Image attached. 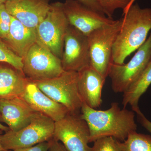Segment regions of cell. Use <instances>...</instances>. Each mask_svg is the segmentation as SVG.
I'll use <instances>...</instances> for the list:
<instances>
[{
	"label": "cell",
	"mask_w": 151,
	"mask_h": 151,
	"mask_svg": "<svg viewBox=\"0 0 151 151\" xmlns=\"http://www.w3.org/2000/svg\"><path fill=\"white\" fill-rule=\"evenodd\" d=\"M117 140L111 137L100 138L94 142L92 151H120Z\"/></svg>",
	"instance_id": "obj_22"
},
{
	"label": "cell",
	"mask_w": 151,
	"mask_h": 151,
	"mask_svg": "<svg viewBox=\"0 0 151 151\" xmlns=\"http://www.w3.org/2000/svg\"><path fill=\"white\" fill-rule=\"evenodd\" d=\"M12 16L7 10L5 4H0V38L6 37L11 24Z\"/></svg>",
	"instance_id": "obj_23"
},
{
	"label": "cell",
	"mask_w": 151,
	"mask_h": 151,
	"mask_svg": "<svg viewBox=\"0 0 151 151\" xmlns=\"http://www.w3.org/2000/svg\"><path fill=\"white\" fill-rule=\"evenodd\" d=\"M123 15L112 51L113 62L117 64H124L127 57L145 43L151 30V9L133 4Z\"/></svg>",
	"instance_id": "obj_2"
},
{
	"label": "cell",
	"mask_w": 151,
	"mask_h": 151,
	"mask_svg": "<svg viewBox=\"0 0 151 151\" xmlns=\"http://www.w3.org/2000/svg\"><path fill=\"white\" fill-rule=\"evenodd\" d=\"M117 144L120 151H151V136L135 132Z\"/></svg>",
	"instance_id": "obj_19"
},
{
	"label": "cell",
	"mask_w": 151,
	"mask_h": 151,
	"mask_svg": "<svg viewBox=\"0 0 151 151\" xmlns=\"http://www.w3.org/2000/svg\"><path fill=\"white\" fill-rule=\"evenodd\" d=\"M77 1L89 8L92 9L100 13L105 14L97 0H77Z\"/></svg>",
	"instance_id": "obj_26"
},
{
	"label": "cell",
	"mask_w": 151,
	"mask_h": 151,
	"mask_svg": "<svg viewBox=\"0 0 151 151\" xmlns=\"http://www.w3.org/2000/svg\"><path fill=\"white\" fill-rule=\"evenodd\" d=\"M135 1H136V0H132V3H131V6H132V4H133L134 2Z\"/></svg>",
	"instance_id": "obj_31"
},
{
	"label": "cell",
	"mask_w": 151,
	"mask_h": 151,
	"mask_svg": "<svg viewBox=\"0 0 151 151\" xmlns=\"http://www.w3.org/2000/svg\"><path fill=\"white\" fill-rule=\"evenodd\" d=\"M49 144L48 142L39 143L37 145L29 147L16 149L13 151H48Z\"/></svg>",
	"instance_id": "obj_25"
},
{
	"label": "cell",
	"mask_w": 151,
	"mask_h": 151,
	"mask_svg": "<svg viewBox=\"0 0 151 151\" xmlns=\"http://www.w3.org/2000/svg\"><path fill=\"white\" fill-rule=\"evenodd\" d=\"M11 19L8 34L2 40L16 54L23 58L36 42V30L27 27L13 17Z\"/></svg>",
	"instance_id": "obj_16"
},
{
	"label": "cell",
	"mask_w": 151,
	"mask_h": 151,
	"mask_svg": "<svg viewBox=\"0 0 151 151\" xmlns=\"http://www.w3.org/2000/svg\"><path fill=\"white\" fill-rule=\"evenodd\" d=\"M151 60V32L148 37L126 64L111 63L108 77L115 93H124L138 79Z\"/></svg>",
	"instance_id": "obj_7"
},
{
	"label": "cell",
	"mask_w": 151,
	"mask_h": 151,
	"mask_svg": "<svg viewBox=\"0 0 151 151\" xmlns=\"http://www.w3.org/2000/svg\"><path fill=\"white\" fill-rule=\"evenodd\" d=\"M69 23L63 8V3L50 4L46 17L36 29V43L62 59L64 38Z\"/></svg>",
	"instance_id": "obj_3"
},
{
	"label": "cell",
	"mask_w": 151,
	"mask_h": 151,
	"mask_svg": "<svg viewBox=\"0 0 151 151\" xmlns=\"http://www.w3.org/2000/svg\"><path fill=\"white\" fill-rule=\"evenodd\" d=\"M137 115L138 121L139 123L144 128L151 133V122L142 113L140 108L134 111Z\"/></svg>",
	"instance_id": "obj_24"
},
{
	"label": "cell",
	"mask_w": 151,
	"mask_h": 151,
	"mask_svg": "<svg viewBox=\"0 0 151 151\" xmlns=\"http://www.w3.org/2000/svg\"><path fill=\"white\" fill-rule=\"evenodd\" d=\"M106 78L91 66L78 72V88L84 103L97 109L102 104V90Z\"/></svg>",
	"instance_id": "obj_15"
},
{
	"label": "cell",
	"mask_w": 151,
	"mask_h": 151,
	"mask_svg": "<svg viewBox=\"0 0 151 151\" xmlns=\"http://www.w3.org/2000/svg\"><path fill=\"white\" fill-rule=\"evenodd\" d=\"M0 116H1V115H0ZM9 130V129L7 126H6L5 125H3L0 122V131L5 132L8 131Z\"/></svg>",
	"instance_id": "obj_28"
},
{
	"label": "cell",
	"mask_w": 151,
	"mask_h": 151,
	"mask_svg": "<svg viewBox=\"0 0 151 151\" xmlns=\"http://www.w3.org/2000/svg\"><path fill=\"white\" fill-rule=\"evenodd\" d=\"M61 60L65 71L79 72L90 65L88 36L69 24L64 38Z\"/></svg>",
	"instance_id": "obj_10"
},
{
	"label": "cell",
	"mask_w": 151,
	"mask_h": 151,
	"mask_svg": "<svg viewBox=\"0 0 151 151\" xmlns=\"http://www.w3.org/2000/svg\"><path fill=\"white\" fill-rule=\"evenodd\" d=\"M103 13L108 18L112 19L113 14L117 9L123 10L125 13L131 6L132 0H97Z\"/></svg>",
	"instance_id": "obj_21"
},
{
	"label": "cell",
	"mask_w": 151,
	"mask_h": 151,
	"mask_svg": "<svg viewBox=\"0 0 151 151\" xmlns=\"http://www.w3.org/2000/svg\"><path fill=\"white\" fill-rule=\"evenodd\" d=\"M151 84V60L134 83L123 93L122 105L124 108H126L129 105L134 111L139 108V102L140 98Z\"/></svg>",
	"instance_id": "obj_18"
},
{
	"label": "cell",
	"mask_w": 151,
	"mask_h": 151,
	"mask_svg": "<svg viewBox=\"0 0 151 151\" xmlns=\"http://www.w3.org/2000/svg\"><path fill=\"white\" fill-rule=\"evenodd\" d=\"M63 8L69 24L87 36L94 30L114 20L77 0H65Z\"/></svg>",
	"instance_id": "obj_11"
},
{
	"label": "cell",
	"mask_w": 151,
	"mask_h": 151,
	"mask_svg": "<svg viewBox=\"0 0 151 151\" xmlns=\"http://www.w3.org/2000/svg\"><path fill=\"white\" fill-rule=\"evenodd\" d=\"M29 81L22 71L0 64V100L21 97Z\"/></svg>",
	"instance_id": "obj_17"
},
{
	"label": "cell",
	"mask_w": 151,
	"mask_h": 151,
	"mask_svg": "<svg viewBox=\"0 0 151 151\" xmlns=\"http://www.w3.org/2000/svg\"><path fill=\"white\" fill-rule=\"evenodd\" d=\"M10 65L23 72V58L16 54L0 38V63Z\"/></svg>",
	"instance_id": "obj_20"
},
{
	"label": "cell",
	"mask_w": 151,
	"mask_h": 151,
	"mask_svg": "<svg viewBox=\"0 0 151 151\" xmlns=\"http://www.w3.org/2000/svg\"><path fill=\"white\" fill-rule=\"evenodd\" d=\"M48 142L49 144L48 151H68L62 143L53 138Z\"/></svg>",
	"instance_id": "obj_27"
},
{
	"label": "cell",
	"mask_w": 151,
	"mask_h": 151,
	"mask_svg": "<svg viewBox=\"0 0 151 151\" xmlns=\"http://www.w3.org/2000/svg\"><path fill=\"white\" fill-rule=\"evenodd\" d=\"M8 0H0V4H5Z\"/></svg>",
	"instance_id": "obj_30"
},
{
	"label": "cell",
	"mask_w": 151,
	"mask_h": 151,
	"mask_svg": "<svg viewBox=\"0 0 151 151\" xmlns=\"http://www.w3.org/2000/svg\"><path fill=\"white\" fill-rule=\"evenodd\" d=\"M78 72L65 71L54 78L34 82L45 94L65 106L69 113L80 114L83 100L78 88Z\"/></svg>",
	"instance_id": "obj_5"
},
{
	"label": "cell",
	"mask_w": 151,
	"mask_h": 151,
	"mask_svg": "<svg viewBox=\"0 0 151 151\" xmlns=\"http://www.w3.org/2000/svg\"><path fill=\"white\" fill-rule=\"evenodd\" d=\"M37 113L21 97L0 100V122L6 124L11 131L24 128Z\"/></svg>",
	"instance_id": "obj_13"
},
{
	"label": "cell",
	"mask_w": 151,
	"mask_h": 151,
	"mask_svg": "<svg viewBox=\"0 0 151 151\" xmlns=\"http://www.w3.org/2000/svg\"><path fill=\"white\" fill-rule=\"evenodd\" d=\"M122 19L94 30L88 36L90 66L105 78L108 77L113 45L122 25Z\"/></svg>",
	"instance_id": "obj_6"
},
{
	"label": "cell",
	"mask_w": 151,
	"mask_h": 151,
	"mask_svg": "<svg viewBox=\"0 0 151 151\" xmlns=\"http://www.w3.org/2000/svg\"><path fill=\"white\" fill-rule=\"evenodd\" d=\"M21 98L35 111L58 122L69 113L62 104L55 102L45 94L34 83L29 81Z\"/></svg>",
	"instance_id": "obj_14"
},
{
	"label": "cell",
	"mask_w": 151,
	"mask_h": 151,
	"mask_svg": "<svg viewBox=\"0 0 151 151\" xmlns=\"http://www.w3.org/2000/svg\"><path fill=\"white\" fill-rule=\"evenodd\" d=\"M23 72L32 82L54 78L64 71L61 59L36 42L23 58Z\"/></svg>",
	"instance_id": "obj_8"
},
{
	"label": "cell",
	"mask_w": 151,
	"mask_h": 151,
	"mask_svg": "<svg viewBox=\"0 0 151 151\" xmlns=\"http://www.w3.org/2000/svg\"><path fill=\"white\" fill-rule=\"evenodd\" d=\"M2 131H0V151H6L4 147H3L2 145L1 140V136L2 135Z\"/></svg>",
	"instance_id": "obj_29"
},
{
	"label": "cell",
	"mask_w": 151,
	"mask_h": 151,
	"mask_svg": "<svg viewBox=\"0 0 151 151\" xmlns=\"http://www.w3.org/2000/svg\"><path fill=\"white\" fill-rule=\"evenodd\" d=\"M89 130L80 114L68 113L55 122L53 138L68 151H92L89 147Z\"/></svg>",
	"instance_id": "obj_9"
},
{
	"label": "cell",
	"mask_w": 151,
	"mask_h": 151,
	"mask_svg": "<svg viewBox=\"0 0 151 151\" xmlns=\"http://www.w3.org/2000/svg\"><path fill=\"white\" fill-rule=\"evenodd\" d=\"M55 122L38 112L28 125L17 131L9 130L1 136L6 151L29 147L48 142L53 138Z\"/></svg>",
	"instance_id": "obj_4"
},
{
	"label": "cell",
	"mask_w": 151,
	"mask_h": 151,
	"mask_svg": "<svg viewBox=\"0 0 151 151\" xmlns=\"http://www.w3.org/2000/svg\"><path fill=\"white\" fill-rule=\"evenodd\" d=\"M50 0H8L6 8L27 27L36 30L50 8Z\"/></svg>",
	"instance_id": "obj_12"
},
{
	"label": "cell",
	"mask_w": 151,
	"mask_h": 151,
	"mask_svg": "<svg viewBox=\"0 0 151 151\" xmlns=\"http://www.w3.org/2000/svg\"><path fill=\"white\" fill-rule=\"evenodd\" d=\"M80 116L89 127L90 143L109 137L123 142L130 134L137 132V128L135 112L125 108L121 109L116 102L103 111L93 109L83 103Z\"/></svg>",
	"instance_id": "obj_1"
}]
</instances>
